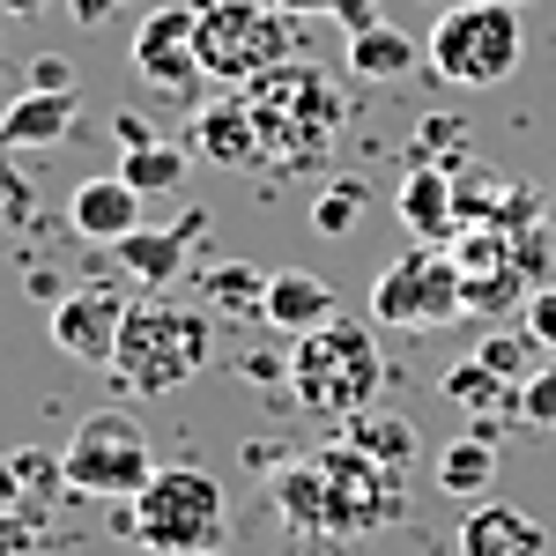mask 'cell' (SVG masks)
Listing matches in <instances>:
<instances>
[{
  "mask_svg": "<svg viewBox=\"0 0 556 556\" xmlns=\"http://www.w3.org/2000/svg\"><path fill=\"white\" fill-rule=\"evenodd\" d=\"M245 112H253L260 149H267L275 172H312V164H327L334 141H342V127H349L342 83H334L327 67H312V60H282V67L253 75V83H245Z\"/></svg>",
  "mask_w": 556,
  "mask_h": 556,
  "instance_id": "obj_1",
  "label": "cell"
},
{
  "mask_svg": "<svg viewBox=\"0 0 556 556\" xmlns=\"http://www.w3.org/2000/svg\"><path fill=\"white\" fill-rule=\"evenodd\" d=\"M290 401H298L304 416H319V424L342 430L349 416H364V408H379V386H386V356L371 342V319H349L334 312L327 327H312L290 342Z\"/></svg>",
  "mask_w": 556,
  "mask_h": 556,
  "instance_id": "obj_2",
  "label": "cell"
},
{
  "mask_svg": "<svg viewBox=\"0 0 556 556\" xmlns=\"http://www.w3.org/2000/svg\"><path fill=\"white\" fill-rule=\"evenodd\" d=\"M119 534L149 556H208L230 534V497L208 468H156L119 505Z\"/></svg>",
  "mask_w": 556,
  "mask_h": 556,
  "instance_id": "obj_3",
  "label": "cell"
},
{
  "mask_svg": "<svg viewBox=\"0 0 556 556\" xmlns=\"http://www.w3.org/2000/svg\"><path fill=\"white\" fill-rule=\"evenodd\" d=\"M208 356H215V319L208 312H186V304H172V298H149V304L127 312L112 379L127 386L134 401H156V393H178Z\"/></svg>",
  "mask_w": 556,
  "mask_h": 556,
  "instance_id": "obj_4",
  "label": "cell"
},
{
  "mask_svg": "<svg viewBox=\"0 0 556 556\" xmlns=\"http://www.w3.org/2000/svg\"><path fill=\"white\" fill-rule=\"evenodd\" d=\"M193 45H201L208 83L245 89L253 75L298 60V15H282L275 0H201L193 8Z\"/></svg>",
  "mask_w": 556,
  "mask_h": 556,
  "instance_id": "obj_5",
  "label": "cell"
},
{
  "mask_svg": "<svg viewBox=\"0 0 556 556\" xmlns=\"http://www.w3.org/2000/svg\"><path fill=\"white\" fill-rule=\"evenodd\" d=\"M149 475H156V453H149V430L134 424V408L83 416L75 438H67V453H60V482L75 497H104V505H127Z\"/></svg>",
  "mask_w": 556,
  "mask_h": 556,
  "instance_id": "obj_6",
  "label": "cell"
},
{
  "mask_svg": "<svg viewBox=\"0 0 556 556\" xmlns=\"http://www.w3.org/2000/svg\"><path fill=\"white\" fill-rule=\"evenodd\" d=\"M519 8L505 0H460L430 30V75L453 89H490L519 67Z\"/></svg>",
  "mask_w": 556,
  "mask_h": 556,
  "instance_id": "obj_7",
  "label": "cell"
},
{
  "mask_svg": "<svg viewBox=\"0 0 556 556\" xmlns=\"http://www.w3.org/2000/svg\"><path fill=\"white\" fill-rule=\"evenodd\" d=\"M312 460H319V482H327V534L349 542V534H371V527H393L401 519V505H408V468H386V460H371L349 438L319 445Z\"/></svg>",
  "mask_w": 556,
  "mask_h": 556,
  "instance_id": "obj_8",
  "label": "cell"
},
{
  "mask_svg": "<svg viewBox=\"0 0 556 556\" xmlns=\"http://www.w3.org/2000/svg\"><path fill=\"white\" fill-rule=\"evenodd\" d=\"M371 319L379 327H453L468 319V298H460V267L445 245H416L371 282Z\"/></svg>",
  "mask_w": 556,
  "mask_h": 556,
  "instance_id": "obj_9",
  "label": "cell"
},
{
  "mask_svg": "<svg viewBox=\"0 0 556 556\" xmlns=\"http://www.w3.org/2000/svg\"><path fill=\"white\" fill-rule=\"evenodd\" d=\"M127 312H134V304L119 298V290L89 282V290H75V298L52 304V349L75 356V364H104V371H112L119 334H127Z\"/></svg>",
  "mask_w": 556,
  "mask_h": 556,
  "instance_id": "obj_10",
  "label": "cell"
},
{
  "mask_svg": "<svg viewBox=\"0 0 556 556\" xmlns=\"http://www.w3.org/2000/svg\"><path fill=\"white\" fill-rule=\"evenodd\" d=\"M186 156H201L215 172H253V164H267L260 127H253V112H245V89L193 104V119H186Z\"/></svg>",
  "mask_w": 556,
  "mask_h": 556,
  "instance_id": "obj_11",
  "label": "cell"
},
{
  "mask_svg": "<svg viewBox=\"0 0 556 556\" xmlns=\"http://www.w3.org/2000/svg\"><path fill=\"white\" fill-rule=\"evenodd\" d=\"M134 75L156 89H193L201 83V45H193V8H156L134 30Z\"/></svg>",
  "mask_w": 556,
  "mask_h": 556,
  "instance_id": "obj_12",
  "label": "cell"
},
{
  "mask_svg": "<svg viewBox=\"0 0 556 556\" xmlns=\"http://www.w3.org/2000/svg\"><path fill=\"white\" fill-rule=\"evenodd\" d=\"M201 223H208L201 208H186L178 223H141V230H127V238L112 245V253H119V267H127L141 290H164V282L186 275V253H193Z\"/></svg>",
  "mask_w": 556,
  "mask_h": 556,
  "instance_id": "obj_13",
  "label": "cell"
},
{
  "mask_svg": "<svg viewBox=\"0 0 556 556\" xmlns=\"http://www.w3.org/2000/svg\"><path fill=\"white\" fill-rule=\"evenodd\" d=\"M75 127H83L75 89H15L8 112H0V149H52Z\"/></svg>",
  "mask_w": 556,
  "mask_h": 556,
  "instance_id": "obj_14",
  "label": "cell"
},
{
  "mask_svg": "<svg viewBox=\"0 0 556 556\" xmlns=\"http://www.w3.org/2000/svg\"><path fill=\"white\" fill-rule=\"evenodd\" d=\"M460 556H549V534H542V519L519 513V505L475 497L468 519H460Z\"/></svg>",
  "mask_w": 556,
  "mask_h": 556,
  "instance_id": "obj_15",
  "label": "cell"
},
{
  "mask_svg": "<svg viewBox=\"0 0 556 556\" xmlns=\"http://www.w3.org/2000/svg\"><path fill=\"white\" fill-rule=\"evenodd\" d=\"M67 223H75V238H89V245H119L127 230H141V193H134L119 172L83 178L75 201H67Z\"/></svg>",
  "mask_w": 556,
  "mask_h": 556,
  "instance_id": "obj_16",
  "label": "cell"
},
{
  "mask_svg": "<svg viewBox=\"0 0 556 556\" xmlns=\"http://www.w3.org/2000/svg\"><path fill=\"white\" fill-rule=\"evenodd\" d=\"M393 208H401V223H408L416 245H453V238H460V215H453V172L408 164L401 193H393Z\"/></svg>",
  "mask_w": 556,
  "mask_h": 556,
  "instance_id": "obj_17",
  "label": "cell"
},
{
  "mask_svg": "<svg viewBox=\"0 0 556 556\" xmlns=\"http://www.w3.org/2000/svg\"><path fill=\"white\" fill-rule=\"evenodd\" d=\"M342 304H334V282L327 275H312V267H282V275H267V327L275 334H312V327H327Z\"/></svg>",
  "mask_w": 556,
  "mask_h": 556,
  "instance_id": "obj_18",
  "label": "cell"
},
{
  "mask_svg": "<svg viewBox=\"0 0 556 556\" xmlns=\"http://www.w3.org/2000/svg\"><path fill=\"white\" fill-rule=\"evenodd\" d=\"M430 482L445 490V497H490V482H497V438L490 430H468V438H453V445H438V460H430Z\"/></svg>",
  "mask_w": 556,
  "mask_h": 556,
  "instance_id": "obj_19",
  "label": "cell"
},
{
  "mask_svg": "<svg viewBox=\"0 0 556 556\" xmlns=\"http://www.w3.org/2000/svg\"><path fill=\"white\" fill-rule=\"evenodd\" d=\"M201 312L208 319H267V275L253 260H215L201 275Z\"/></svg>",
  "mask_w": 556,
  "mask_h": 556,
  "instance_id": "obj_20",
  "label": "cell"
},
{
  "mask_svg": "<svg viewBox=\"0 0 556 556\" xmlns=\"http://www.w3.org/2000/svg\"><path fill=\"white\" fill-rule=\"evenodd\" d=\"M408 164H430V172H475V134L460 112H424L416 134H408Z\"/></svg>",
  "mask_w": 556,
  "mask_h": 556,
  "instance_id": "obj_21",
  "label": "cell"
},
{
  "mask_svg": "<svg viewBox=\"0 0 556 556\" xmlns=\"http://www.w3.org/2000/svg\"><path fill=\"white\" fill-rule=\"evenodd\" d=\"M416 60H424V45L408 30H393V23H371V30L349 38V67L364 83H401V75H416Z\"/></svg>",
  "mask_w": 556,
  "mask_h": 556,
  "instance_id": "obj_22",
  "label": "cell"
},
{
  "mask_svg": "<svg viewBox=\"0 0 556 556\" xmlns=\"http://www.w3.org/2000/svg\"><path fill=\"white\" fill-rule=\"evenodd\" d=\"M342 438H349V445H364V453H371V460H386V468H416V460H424L416 430L401 424L393 408H364V416H349Z\"/></svg>",
  "mask_w": 556,
  "mask_h": 556,
  "instance_id": "obj_23",
  "label": "cell"
},
{
  "mask_svg": "<svg viewBox=\"0 0 556 556\" xmlns=\"http://www.w3.org/2000/svg\"><path fill=\"white\" fill-rule=\"evenodd\" d=\"M186 164H193V156H186L178 141H134L127 156H119V178H127L141 201H156V193H178V186H186Z\"/></svg>",
  "mask_w": 556,
  "mask_h": 556,
  "instance_id": "obj_24",
  "label": "cell"
},
{
  "mask_svg": "<svg viewBox=\"0 0 556 556\" xmlns=\"http://www.w3.org/2000/svg\"><path fill=\"white\" fill-rule=\"evenodd\" d=\"M460 298H468V319H513L534 290L519 282V267H490V275H460Z\"/></svg>",
  "mask_w": 556,
  "mask_h": 556,
  "instance_id": "obj_25",
  "label": "cell"
},
{
  "mask_svg": "<svg viewBox=\"0 0 556 556\" xmlns=\"http://www.w3.org/2000/svg\"><path fill=\"white\" fill-rule=\"evenodd\" d=\"M445 401H453V408H468V416H482V408H505V401H519V386L497 379L482 356H468V364H453V371H445Z\"/></svg>",
  "mask_w": 556,
  "mask_h": 556,
  "instance_id": "obj_26",
  "label": "cell"
},
{
  "mask_svg": "<svg viewBox=\"0 0 556 556\" xmlns=\"http://www.w3.org/2000/svg\"><path fill=\"white\" fill-rule=\"evenodd\" d=\"M513 267H519L527 290H549V282H556V230H549V215L513 230Z\"/></svg>",
  "mask_w": 556,
  "mask_h": 556,
  "instance_id": "obj_27",
  "label": "cell"
},
{
  "mask_svg": "<svg viewBox=\"0 0 556 556\" xmlns=\"http://www.w3.org/2000/svg\"><path fill=\"white\" fill-rule=\"evenodd\" d=\"M356 215H364V186H356V178H334V186L312 201V223H319L327 238H349V230H356Z\"/></svg>",
  "mask_w": 556,
  "mask_h": 556,
  "instance_id": "obj_28",
  "label": "cell"
},
{
  "mask_svg": "<svg viewBox=\"0 0 556 556\" xmlns=\"http://www.w3.org/2000/svg\"><path fill=\"white\" fill-rule=\"evenodd\" d=\"M475 356H482L497 379H513V386H527L534 371H542V356H534V342H527V327H519V342H482Z\"/></svg>",
  "mask_w": 556,
  "mask_h": 556,
  "instance_id": "obj_29",
  "label": "cell"
},
{
  "mask_svg": "<svg viewBox=\"0 0 556 556\" xmlns=\"http://www.w3.org/2000/svg\"><path fill=\"white\" fill-rule=\"evenodd\" d=\"M519 424H534V430H556V356L549 364H542V371H534V379L519 386Z\"/></svg>",
  "mask_w": 556,
  "mask_h": 556,
  "instance_id": "obj_30",
  "label": "cell"
},
{
  "mask_svg": "<svg viewBox=\"0 0 556 556\" xmlns=\"http://www.w3.org/2000/svg\"><path fill=\"white\" fill-rule=\"evenodd\" d=\"M38 542H45V519H38L30 497L0 513V556H38Z\"/></svg>",
  "mask_w": 556,
  "mask_h": 556,
  "instance_id": "obj_31",
  "label": "cell"
},
{
  "mask_svg": "<svg viewBox=\"0 0 556 556\" xmlns=\"http://www.w3.org/2000/svg\"><path fill=\"white\" fill-rule=\"evenodd\" d=\"M519 327H527V342L542 349V356H556V282L527 298V312H519Z\"/></svg>",
  "mask_w": 556,
  "mask_h": 556,
  "instance_id": "obj_32",
  "label": "cell"
},
{
  "mask_svg": "<svg viewBox=\"0 0 556 556\" xmlns=\"http://www.w3.org/2000/svg\"><path fill=\"white\" fill-rule=\"evenodd\" d=\"M334 23H342L349 38H356V30H371V23H386V15H379V0H342V8H334Z\"/></svg>",
  "mask_w": 556,
  "mask_h": 556,
  "instance_id": "obj_33",
  "label": "cell"
},
{
  "mask_svg": "<svg viewBox=\"0 0 556 556\" xmlns=\"http://www.w3.org/2000/svg\"><path fill=\"white\" fill-rule=\"evenodd\" d=\"M30 89H75V83H67V60H52V52H45L38 67H30Z\"/></svg>",
  "mask_w": 556,
  "mask_h": 556,
  "instance_id": "obj_34",
  "label": "cell"
},
{
  "mask_svg": "<svg viewBox=\"0 0 556 556\" xmlns=\"http://www.w3.org/2000/svg\"><path fill=\"white\" fill-rule=\"evenodd\" d=\"M23 505V482H15V453H0V513Z\"/></svg>",
  "mask_w": 556,
  "mask_h": 556,
  "instance_id": "obj_35",
  "label": "cell"
},
{
  "mask_svg": "<svg viewBox=\"0 0 556 556\" xmlns=\"http://www.w3.org/2000/svg\"><path fill=\"white\" fill-rule=\"evenodd\" d=\"M275 8H282V15H298V23H304V15H334L342 0H275Z\"/></svg>",
  "mask_w": 556,
  "mask_h": 556,
  "instance_id": "obj_36",
  "label": "cell"
},
{
  "mask_svg": "<svg viewBox=\"0 0 556 556\" xmlns=\"http://www.w3.org/2000/svg\"><path fill=\"white\" fill-rule=\"evenodd\" d=\"M67 8H75V23H104V15H112L119 0H67Z\"/></svg>",
  "mask_w": 556,
  "mask_h": 556,
  "instance_id": "obj_37",
  "label": "cell"
},
{
  "mask_svg": "<svg viewBox=\"0 0 556 556\" xmlns=\"http://www.w3.org/2000/svg\"><path fill=\"white\" fill-rule=\"evenodd\" d=\"M45 0H0V15H38Z\"/></svg>",
  "mask_w": 556,
  "mask_h": 556,
  "instance_id": "obj_38",
  "label": "cell"
},
{
  "mask_svg": "<svg viewBox=\"0 0 556 556\" xmlns=\"http://www.w3.org/2000/svg\"><path fill=\"white\" fill-rule=\"evenodd\" d=\"M505 8H527V0H505Z\"/></svg>",
  "mask_w": 556,
  "mask_h": 556,
  "instance_id": "obj_39",
  "label": "cell"
}]
</instances>
